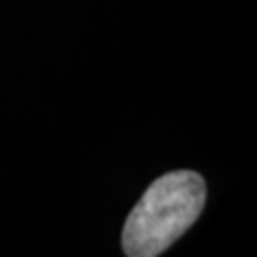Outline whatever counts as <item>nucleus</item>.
<instances>
[{
    "label": "nucleus",
    "mask_w": 257,
    "mask_h": 257,
    "mask_svg": "<svg viewBox=\"0 0 257 257\" xmlns=\"http://www.w3.org/2000/svg\"><path fill=\"white\" fill-rule=\"evenodd\" d=\"M206 182L197 172L178 170L161 176L128 212L122 251L128 257H157L180 240L199 219Z\"/></svg>",
    "instance_id": "f257e3e1"
}]
</instances>
